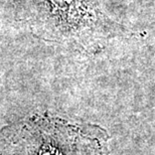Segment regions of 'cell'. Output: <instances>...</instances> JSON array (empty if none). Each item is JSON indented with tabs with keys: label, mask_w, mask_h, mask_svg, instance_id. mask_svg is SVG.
Listing matches in <instances>:
<instances>
[{
	"label": "cell",
	"mask_w": 155,
	"mask_h": 155,
	"mask_svg": "<svg viewBox=\"0 0 155 155\" xmlns=\"http://www.w3.org/2000/svg\"><path fill=\"white\" fill-rule=\"evenodd\" d=\"M29 6L32 25L58 41L87 46L126 31L99 0H30Z\"/></svg>",
	"instance_id": "obj_1"
},
{
	"label": "cell",
	"mask_w": 155,
	"mask_h": 155,
	"mask_svg": "<svg viewBox=\"0 0 155 155\" xmlns=\"http://www.w3.org/2000/svg\"><path fill=\"white\" fill-rule=\"evenodd\" d=\"M27 130L24 155H101L97 142L66 124L42 121Z\"/></svg>",
	"instance_id": "obj_2"
}]
</instances>
